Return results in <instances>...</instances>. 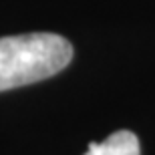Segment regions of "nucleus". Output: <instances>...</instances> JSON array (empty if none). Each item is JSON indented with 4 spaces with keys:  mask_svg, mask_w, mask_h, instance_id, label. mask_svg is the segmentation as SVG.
I'll use <instances>...</instances> for the list:
<instances>
[{
    "mask_svg": "<svg viewBox=\"0 0 155 155\" xmlns=\"http://www.w3.org/2000/svg\"><path fill=\"white\" fill-rule=\"evenodd\" d=\"M73 46L54 32H28L0 38V91L32 85L63 71Z\"/></svg>",
    "mask_w": 155,
    "mask_h": 155,
    "instance_id": "1",
    "label": "nucleus"
},
{
    "mask_svg": "<svg viewBox=\"0 0 155 155\" xmlns=\"http://www.w3.org/2000/svg\"><path fill=\"white\" fill-rule=\"evenodd\" d=\"M85 155H141V145L135 133L115 131L101 143H91Z\"/></svg>",
    "mask_w": 155,
    "mask_h": 155,
    "instance_id": "2",
    "label": "nucleus"
}]
</instances>
